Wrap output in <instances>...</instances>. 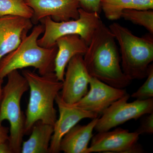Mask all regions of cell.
I'll return each mask as SVG.
<instances>
[{
	"label": "cell",
	"mask_w": 153,
	"mask_h": 153,
	"mask_svg": "<svg viewBox=\"0 0 153 153\" xmlns=\"http://www.w3.org/2000/svg\"><path fill=\"white\" fill-rule=\"evenodd\" d=\"M57 52L55 60L54 72L57 79L63 82L67 64L73 57L84 55L87 51V43L76 34L62 36L56 40Z\"/></svg>",
	"instance_id": "cell-14"
},
{
	"label": "cell",
	"mask_w": 153,
	"mask_h": 153,
	"mask_svg": "<svg viewBox=\"0 0 153 153\" xmlns=\"http://www.w3.org/2000/svg\"><path fill=\"white\" fill-rule=\"evenodd\" d=\"M83 59L91 76L112 87L124 89L131 82L122 69L115 38L102 21L94 33Z\"/></svg>",
	"instance_id": "cell-1"
},
{
	"label": "cell",
	"mask_w": 153,
	"mask_h": 153,
	"mask_svg": "<svg viewBox=\"0 0 153 153\" xmlns=\"http://www.w3.org/2000/svg\"><path fill=\"white\" fill-rule=\"evenodd\" d=\"M78 19L67 21L56 22L49 17L40 22L44 25V35L38 40L39 46L50 48L56 45V40L62 36L76 34L80 36L87 43H90L95 30L102 22L99 13L88 12L80 8Z\"/></svg>",
	"instance_id": "cell-6"
},
{
	"label": "cell",
	"mask_w": 153,
	"mask_h": 153,
	"mask_svg": "<svg viewBox=\"0 0 153 153\" xmlns=\"http://www.w3.org/2000/svg\"><path fill=\"white\" fill-rule=\"evenodd\" d=\"M55 102L59 110V117L53 126L54 131L49 148L50 153L60 152V143L62 138L80 120L98 117L97 115L82 109L75 104L64 101L59 93L56 96Z\"/></svg>",
	"instance_id": "cell-10"
},
{
	"label": "cell",
	"mask_w": 153,
	"mask_h": 153,
	"mask_svg": "<svg viewBox=\"0 0 153 153\" xmlns=\"http://www.w3.org/2000/svg\"><path fill=\"white\" fill-rule=\"evenodd\" d=\"M32 9L33 23L49 17L55 22H62L78 19L81 8L78 0H25Z\"/></svg>",
	"instance_id": "cell-12"
},
{
	"label": "cell",
	"mask_w": 153,
	"mask_h": 153,
	"mask_svg": "<svg viewBox=\"0 0 153 153\" xmlns=\"http://www.w3.org/2000/svg\"><path fill=\"white\" fill-rule=\"evenodd\" d=\"M91 76L85 66L83 55L72 57L66 66L60 97L64 101L74 104L88 91Z\"/></svg>",
	"instance_id": "cell-9"
},
{
	"label": "cell",
	"mask_w": 153,
	"mask_h": 153,
	"mask_svg": "<svg viewBox=\"0 0 153 153\" xmlns=\"http://www.w3.org/2000/svg\"><path fill=\"white\" fill-rule=\"evenodd\" d=\"M9 16L31 19L33 11L25 0H0V18Z\"/></svg>",
	"instance_id": "cell-17"
},
{
	"label": "cell",
	"mask_w": 153,
	"mask_h": 153,
	"mask_svg": "<svg viewBox=\"0 0 153 153\" xmlns=\"http://www.w3.org/2000/svg\"><path fill=\"white\" fill-rule=\"evenodd\" d=\"M7 76V81L3 88L0 103V124L4 120L8 121L9 144L13 153H21L25 134V117L21 109V101L29 86L27 79L18 70L11 71Z\"/></svg>",
	"instance_id": "cell-5"
},
{
	"label": "cell",
	"mask_w": 153,
	"mask_h": 153,
	"mask_svg": "<svg viewBox=\"0 0 153 153\" xmlns=\"http://www.w3.org/2000/svg\"><path fill=\"white\" fill-rule=\"evenodd\" d=\"M146 77V80L143 84L131 94V97L139 100L153 98V64H151L149 66Z\"/></svg>",
	"instance_id": "cell-20"
},
{
	"label": "cell",
	"mask_w": 153,
	"mask_h": 153,
	"mask_svg": "<svg viewBox=\"0 0 153 153\" xmlns=\"http://www.w3.org/2000/svg\"><path fill=\"white\" fill-rule=\"evenodd\" d=\"M0 153H13L8 141L0 143Z\"/></svg>",
	"instance_id": "cell-25"
},
{
	"label": "cell",
	"mask_w": 153,
	"mask_h": 153,
	"mask_svg": "<svg viewBox=\"0 0 153 153\" xmlns=\"http://www.w3.org/2000/svg\"><path fill=\"white\" fill-rule=\"evenodd\" d=\"M135 132L139 134H152L153 133V112L143 119L140 125Z\"/></svg>",
	"instance_id": "cell-21"
},
{
	"label": "cell",
	"mask_w": 153,
	"mask_h": 153,
	"mask_svg": "<svg viewBox=\"0 0 153 153\" xmlns=\"http://www.w3.org/2000/svg\"><path fill=\"white\" fill-rule=\"evenodd\" d=\"M120 47L121 68L131 81L147 76L153 60V39L152 36L139 37L117 23L109 26Z\"/></svg>",
	"instance_id": "cell-4"
},
{
	"label": "cell",
	"mask_w": 153,
	"mask_h": 153,
	"mask_svg": "<svg viewBox=\"0 0 153 153\" xmlns=\"http://www.w3.org/2000/svg\"><path fill=\"white\" fill-rule=\"evenodd\" d=\"M81 8L89 12H95L100 14L101 12L100 0H78Z\"/></svg>",
	"instance_id": "cell-22"
},
{
	"label": "cell",
	"mask_w": 153,
	"mask_h": 153,
	"mask_svg": "<svg viewBox=\"0 0 153 153\" xmlns=\"http://www.w3.org/2000/svg\"><path fill=\"white\" fill-rule=\"evenodd\" d=\"M127 93L110 105L98 118L94 129L97 132L108 131L131 120H137L153 112V98L128 102Z\"/></svg>",
	"instance_id": "cell-7"
},
{
	"label": "cell",
	"mask_w": 153,
	"mask_h": 153,
	"mask_svg": "<svg viewBox=\"0 0 153 153\" xmlns=\"http://www.w3.org/2000/svg\"><path fill=\"white\" fill-rule=\"evenodd\" d=\"M132 0H100V7L108 20H117L121 18L123 12L130 9Z\"/></svg>",
	"instance_id": "cell-19"
},
{
	"label": "cell",
	"mask_w": 153,
	"mask_h": 153,
	"mask_svg": "<svg viewBox=\"0 0 153 153\" xmlns=\"http://www.w3.org/2000/svg\"><path fill=\"white\" fill-rule=\"evenodd\" d=\"M9 132L7 128L0 124V143L9 141Z\"/></svg>",
	"instance_id": "cell-24"
},
{
	"label": "cell",
	"mask_w": 153,
	"mask_h": 153,
	"mask_svg": "<svg viewBox=\"0 0 153 153\" xmlns=\"http://www.w3.org/2000/svg\"><path fill=\"white\" fill-rule=\"evenodd\" d=\"M121 18L135 25L142 26L153 34V10H137L126 9L123 12Z\"/></svg>",
	"instance_id": "cell-18"
},
{
	"label": "cell",
	"mask_w": 153,
	"mask_h": 153,
	"mask_svg": "<svg viewBox=\"0 0 153 153\" xmlns=\"http://www.w3.org/2000/svg\"><path fill=\"white\" fill-rule=\"evenodd\" d=\"M140 135L125 129L100 132L94 135L87 153L94 152L142 153L144 152L138 143Z\"/></svg>",
	"instance_id": "cell-8"
},
{
	"label": "cell",
	"mask_w": 153,
	"mask_h": 153,
	"mask_svg": "<svg viewBox=\"0 0 153 153\" xmlns=\"http://www.w3.org/2000/svg\"><path fill=\"white\" fill-rule=\"evenodd\" d=\"M22 74L27 81L30 96L25 121V132L27 134L38 121L54 126L57 120L54 107L56 96L63 86L55 72L41 75L29 70H23Z\"/></svg>",
	"instance_id": "cell-3"
},
{
	"label": "cell",
	"mask_w": 153,
	"mask_h": 153,
	"mask_svg": "<svg viewBox=\"0 0 153 153\" xmlns=\"http://www.w3.org/2000/svg\"><path fill=\"white\" fill-rule=\"evenodd\" d=\"M3 82H4V79L0 78V103H1V100L2 95V84Z\"/></svg>",
	"instance_id": "cell-26"
},
{
	"label": "cell",
	"mask_w": 153,
	"mask_h": 153,
	"mask_svg": "<svg viewBox=\"0 0 153 153\" xmlns=\"http://www.w3.org/2000/svg\"><path fill=\"white\" fill-rule=\"evenodd\" d=\"M98 117L85 125L76 124L63 136L60 143V152L65 153H87L88 144Z\"/></svg>",
	"instance_id": "cell-15"
},
{
	"label": "cell",
	"mask_w": 153,
	"mask_h": 153,
	"mask_svg": "<svg viewBox=\"0 0 153 153\" xmlns=\"http://www.w3.org/2000/svg\"><path fill=\"white\" fill-rule=\"evenodd\" d=\"M33 26L31 19L13 16L0 18V60L19 46L23 34Z\"/></svg>",
	"instance_id": "cell-13"
},
{
	"label": "cell",
	"mask_w": 153,
	"mask_h": 153,
	"mask_svg": "<svg viewBox=\"0 0 153 153\" xmlns=\"http://www.w3.org/2000/svg\"><path fill=\"white\" fill-rule=\"evenodd\" d=\"M44 30L42 24L35 26L29 35L23 34L19 46L0 60V78L4 79L14 70L29 67L37 69L41 75L54 72L58 49L56 45L50 48L38 45V40Z\"/></svg>",
	"instance_id": "cell-2"
},
{
	"label": "cell",
	"mask_w": 153,
	"mask_h": 153,
	"mask_svg": "<svg viewBox=\"0 0 153 153\" xmlns=\"http://www.w3.org/2000/svg\"><path fill=\"white\" fill-rule=\"evenodd\" d=\"M130 9L153 10V0H132Z\"/></svg>",
	"instance_id": "cell-23"
},
{
	"label": "cell",
	"mask_w": 153,
	"mask_h": 153,
	"mask_svg": "<svg viewBox=\"0 0 153 153\" xmlns=\"http://www.w3.org/2000/svg\"><path fill=\"white\" fill-rule=\"evenodd\" d=\"M29 139L22 143L21 153H48L54 127L38 121L32 127Z\"/></svg>",
	"instance_id": "cell-16"
},
{
	"label": "cell",
	"mask_w": 153,
	"mask_h": 153,
	"mask_svg": "<svg viewBox=\"0 0 153 153\" xmlns=\"http://www.w3.org/2000/svg\"><path fill=\"white\" fill-rule=\"evenodd\" d=\"M89 85V90L75 104L97 115L127 93L124 89L112 87L92 76Z\"/></svg>",
	"instance_id": "cell-11"
}]
</instances>
